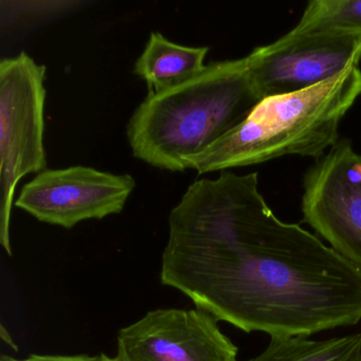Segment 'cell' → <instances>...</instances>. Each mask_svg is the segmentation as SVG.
<instances>
[{
    "label": "cell",
    "mask_w": 361,
    "mask_h": 361,
    "mask_svg": "<svg viewBox=\"0 0 361 361\" xmlns=\"http://www.w3.org/2000/svg\"><path fill=\"white\" fill-rule=\"evenodd\" d=\"M160 280L246 333L310 337L361 320V268L281 221L257 173L188 187L169 215Z\"/></svg>",
    "instance_id": "cell-1"
},
{
    "label": "cell",
    "mask_w": 361,
    "mask_h": 361,
    "mask_svg": "<svg viewBox=\"0 0 361 361\" xmlns=\"http://www.w3.org/2000/svg\"><path fill=\"white\" fill-rule=\"evenodd\" d=\"M259 101L247 56L209 63L176 87L149 92L126 126L128 145L153 168L185 172L187 158L231 132Z\"/></svg>",
    "instance_id": "cell-2"
},
{
    "label": "cell",
    "mask_w": 361,
    "mask_h": 361,
    "mask_svg": "<svg viewBox=\"0 0 361 361\" xmlns=\"http://www.w3.org/2000/svg\"><path fill=\"white\" fill-rule=\"evenodd\" d=\"M358 65L312 87L259 101L231 132L187 158L185 170L202 175L286 156L318 159L339 141L340 124L361 96Z\"/></svg>",
    "instance_id": "cell-3"
},
{
    "label": "cell",
    "mask_w": 361,
    "mask_h": 361,
    "mask_svg": "<svg viewBox=\"0 0 361 361\" xmlns=\"http://www.w3.org/2000/svg\"><path fill=\"white\" fill-rule=\"evenodd\" d=\"M46 67L26 52L0 62V243L10 255V223L23 177L47 170Z\"/></svg>",
    "instance_id": "cell-4"
},
{
    "label": "cell",
    "mask_w": 361,
    "mask_h": 361,
    "mask_svg": "<svg viewBox=\"0 0 361 361\" xmlns=\"http://www.w3.org/2000/svg\"><path fill=\"white\" fill-rule=\"evenodd\" d=\"M303 219L336 252L361 268V154L339 140L304 175Z\"/></svg>",
    "instance_id": "cell-5"
},
{
    "label": "cell",
    "mask_w": 361,
    "mask_h": 361,
    "mask_svg": "<svg viewBox=\"0 0 361 361\" xmlns=\"http://www.w3.org/2000/svg\"><path fill=\"white\" fill-rule=\"evenodd\" d=\"M136 188L130 174L85 166L45 170L23 187L16 206L42 223L71 229L120 214Z\"/></svg>",
    "instance_id": "cell-6"
},
{
    "label": "cell",
    "mask_w": 361,
    "mask_h": 361,
    "mask_svg": "<svg viewBox=\"0 0 361 361\" xmlns=\"http://www.w3.org/2000/svg\"><path fill=\"white\" fill-rule=\"evenodd\" d=\"M261 100L300 92L327 81L352 63L361 62V35L308 33L283 35L247 56Z\"/></svg>",
    "instance_id": "cell-7"
},
{
    "label": "cell",
    "mask_w": 361,
    "mask_h": 361,
    "mask_svg": "<svg viewBox=\"0 0 361 361\" xmlns=\"http://www.w3.org/2000/svg\"><path fill=\"white\" fill-rule=\"evenodd\" d=\"M238 348L204 310H151L118 334L117 361H238Z\"/></svg>",
    "instance_id": "cell-8"
},
{
    "label": "cell",
    "mask_w": 361,
    "mask_h": 361,
    "mask_svg": "<svg viewBox=\"0 0 361 361\" xmlns=\"http://www.w3.org/2000/svg\"><path fill=\"white\" fill-rule=\"evenodd\" d=\"M209 47H188L171 42L162 33L152 32L134 73L147 83L149 92H166L204 71Z\"/></svg>",
    "instance_id": "cell-9"
},
{
    "label": "cell",
    "mask_w": 361,
    "mask_h": 361,
    "mask_svg": "<svg viewBox=\"0 0 361 361\" xmlns=\"http://www.w3.org/2000/svg\"><path fill=\"white\" fill-rule=\"evenodd\" d=\"M248 361H361V334L312 340L308 336H274Z\"/></svg>",
    "instance_id": "cell-10"
},
{
    "label": "cell",
    "mask_w": 361,
    "mask_h": 361,
    "mask_svg": "<svg viewBox=\"0 0 361 361\" xmlns=\"http://www.w3.org/2000/svg\"><path fill=\"white\" fill-rule=\"evenodd\" d=\"M320 32L361 35V0H312L286 35Z\"/></svg>",
    "instance_id": "cell-11"
},
{
    "label": "cell",
    "mask_w": 361,
    "mask_h": 361,
    "mask_svg": "<svg viewBox=\"0 0 361 361\" xmlns=\"http://www.w3.org/2000/svg\"><path fill=\"white\" fill-rule=\"evenodd\" d=\"M0 361H117L115 357L111 358L106 354L75 355V356H63V355H30L25 359H16L9 355H3Z\"/></svg>",
    "instance_id": "cell-12"
},
{
    "label": "cell",
    "mask_w": 361,
    "mask_h": 361,
    "mask_svg": "<svg viewBox=\"0 0 361 361\" xmlns=\"http://www.w3.org/2000/svg\"><path fill=\"white\" fill-rule=\"evenodd\" d=\"M0 334H1V338H3L4 340H5L6 342H7V344H10V345L12 346V348H14V350H18V346L14 344L13 340H12L11 336L9 335V334L6 331L5 326L4 325H1V331H0Z\"/></svg>",
    "instance_id": "cell-13"
}]
</instances>
